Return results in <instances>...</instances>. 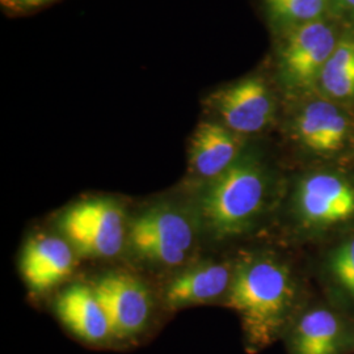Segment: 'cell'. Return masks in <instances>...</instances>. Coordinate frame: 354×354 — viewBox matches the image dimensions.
Listing matches in <instances>:
<instances>
[{"label":"cell","mask_w":354,"mask_h":354,"mask_svg":"<svg viewBox=\"0 0 354 354\" xmlns=\"http://www.w3.org/2000/svg\"><path fill=\"white\" fill-rule=\"evenodd\" d=\"M291 266L277 254L253 251L235 260L225 302L241 317L245 346L259 352L290 328L299 304Z\"/></svg>","instance_id":"obj_1"},{"label":"cell","mask_w":354,"mask_h":354,"mask_svg":"<svg viewBox=\"0 0 354 354\" xmlns=\"http://www.w3.org/2000/svg\"><path fill=\"white\" fill-rule=\"evenodd\" d=\"M272 177L263 160L245 150L226 172L200 184L196 216L200 227L216 241L248 234L266 213Z\"/></svg>","instance_id":"obj_2"},{"label":"cell","mask_w":354,"mask_h":354,"mask_svg":"<svg viewBox=\"0 0 354 354\" xmlns=\"http://www.w3.org/2000/svg\"><path fill=\"white\" fill-rule=\"evenodd\" d=\"M299 232L323 236L354 225V175L342 165H317L297 178L290 198Z\"/></svg>","instance_id":"obj_3"},{"label":"cell","mask_w":354,"mask_h":354,"mask_svg":"<svg viewBox=\"0 0 354 354\" xmlns=\"http://www.w3.org/2000/svg\"><path fill=\"white\" fill-rule=\"evenodd\" d=\"M286 134L317 165H342L354 152V108L314 92L290 100Z\"/></svg>","instance_id":"obj_4"},{"label":"cell","mask_w":354,"mask_h":354,"mask_svg":"<svg viewBox=\"0 0 354 354\" xmlns=\"http://www.w3.org/2000/svg\"><path fill=\"white\" fill-rule=\"evenodd\" d=\"M344 28L342 19L327 17L279 36L276 80L289 100L317 92L320 75Z\"/></svg>","instance_id":"obj_5"},{"label":"cell","mask_w":354,"mask_h":354,"mask_svg":"<svg viewBox=\"0 0 354 354\" xmlns=\"http://www.w3.org/2000/svg\"><path fill=\"white\" fill-rule=\"evenodd\" d=\"M200 228L196 214L174 203H155L129 223L127 244L145 263L178 268L194 253Z\"/></svg>","instance_id":"obj_6"},{"label":"cell","mask_w":354,"mask_h":354,"mask_svg":"<svg viewBox=\"0 0 354 354\" xmlns=\"http://www.w3.org/2000/svg\"><path fill=\"white\" fill-rule=\"evenodd\" d=\"M58 227L74 251L89 259L114 257L127 243L125 209L108 197H91L71 205L59 216Z\"/></svg>","instance_id":"obj_7"},{"label":"cell","mask_w":354,"mask_h":354,"mask_svg":"<svg viewBox=\"0 0 354 354\" xmlns=\"http://www.w3.org/2000/svg\"><path fill=\"white\" fill-rule=\"evenodd\" d=\"M277 96L266 76L241 77L215 89L206 106L215 121L244 138L264 133L277 117Z\"/></svg>","instance_id":"obj_8"},{"label":"cell","mask_w":354,"mask_h":354,"mask_svg":"<svg viewBox=\"0 0 354 354\" xmlns=\"http://www.w3.org/2000/svg\"><path fill=\"white\" fill-rule=\"evenodd\" d=\"M109 319L114 340H131L150 324L151 292L146 283L127 272H109L92 285Z\"/></svg>","instance_id":"obj_9"},{"label":"cell","mask_w":354,"mask_h":354,"mask_svg":"<svg viewBox=\"0 0 354 354\" xmlns=\"http://www.w3.org/2000/svg\"><path fill=\"white\" fill-rule=\"evenodd\" d=\"M289 354H349L354 352V323L335 308L317 306L294 319Z\"/></svg>","instance_id":"obj_10"},{"label":"cell","mask_w":354,"mask_h":354,"mask_svg":"<svg viewBox=\"0 0 354 354\" xmlns=\"http://www.w3.org/2000/svg\"><path fill=\"white\" fill-rule=\"evenodd\" d=\"M247 150V138L215 120L203 121L190 140L189 168L200 184L221 176Z\"/></svg>","instance_id":"obj_11"},{"label":"cell","mask_w":354,"mask_h":354,"mask_svg":"<svg viewBox=\"0 0 354 354\" xmlns=\"http://www.w3.org/2000/svg\"><path fill=\"white\" fill-rule=\"evenodd\" d=\"M234 266L235 261L215 260L187 266L167 283L165 306L178 310L226 299L234 277Z\"/></svg>","instance_id":"obj_12"},{"label":"cell","mask_w":354,"mask_h":354,"mask_svg":"<svg viewBox=\"0 0 354 354\" xmlns=\"http://www.w3.org/2000/svg\"><path fill=\"white\" fill-rule=\"evenodd\" d=\"M75 251L64 238L37 235L23 250L20 269L28 286L36 292L50 290L73 272Z\"/></svg>","instance_id":"obj_13"},{"label":"cell","mask_w":354,"mask_h":354,"mask_svg":"<svg viewBox=\"0 0 354 354\" xmlns=\"http://www.w3.org/2000/svg\"><path fill=\"white\" fill-rule=\"evenodd\" d=\"M57 317L77 339L91 345L113 340L109 319L93 286L74 283L61 292L55 302Z\"/></svg>","instance_id":"obj_14"},{"label":"cell","mask_w":354,"mask_h":354,"mask_svg":"<svg viewBox=\"0 0 354 354\" xmlns=\"http://www.w3.org/2000/svg\"><path fill=\"white\" fill-rule=\"evenodd\" d=\"M317 93L354 108V24L344 28L336 49L326 64L319 83Z\"/></svg>","instance_id":"obj_15"},{"label":"cell","mask_w":354,"mask_h":354,"mask_svg":"<svg viewBox=\"0 0 354 354\" xmlns=\"http://www.w3.org/2000/svg\"><path fill=\"white\" fill-rule=\"evenodd\" d=\"M261 3L269 24L279 36L317 20L337 17L333 0H261Z\"/></svg>","instance_id":"obj_16"},{"label":"cell","mask_w":354,"mask_h":354,"mask_svg":"<svg viewBox=\"0 0 354 354\" xmlns=\"http://www.w3.org/2000/svg\"><path fill=\"white\" fill-rule=\"evenodd\" d=\"M324 273L342 299L354 306V232L345 235L327 252Z\"/></svg>","instance_id":"obj_17"},{"label":"cell","mask_w":354,"mask_h":354,"mask_svg":"<svg viewBox=\"0 0 354 354\" xmlns=\"http://www.w3.org/2000/svg\"><path fill=\"white\" fill-rule=\"evenodd\" d=\"M3 7L12 12H28L46 6L54 0H0Z\"/></svg>","instance_id":"obj_18"},{"label":"cell","mask_w":354,"mask_h":354,"mask_svg":"<svg viewBox=\"0 0 354 354\" xmlns=\"http://www.w3.org/2000/svg\"><path fill=\"white\" fill-rule=\"evenodd\" d=\"M333 6L337 17L342 20L348 17L351 23H354V0H333Z\"/></svg>","instance_id":"obj_19"}]
</instances>
